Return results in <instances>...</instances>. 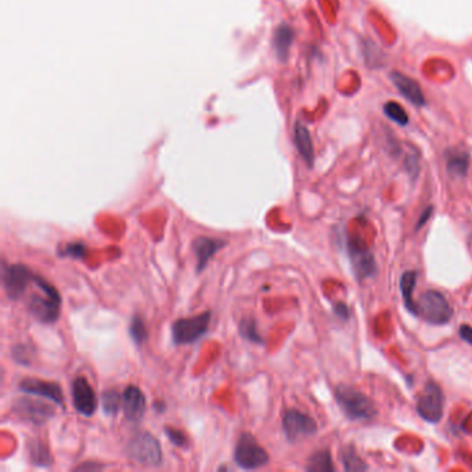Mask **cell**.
Masks as SVG:
<instances>
[{"label": "cell", "instance_id": "6da1fadb", "mask_svg": "<svg viewBox=\"0 0 472 472\" xmlns=\"http://www.w3.org/2000/svg\"><path fill=\"white\" fill-rule=\"evenodd\" d=\"M35 292L28 298L26 308L31 316L43 324L56 323L61 312V297L58 290L45 277L35 273Z\"/></svg>", "mask_w": 472, "mask_h": 472}, {"label": "cell", "instance_id": "7a4b0ae2", "mask_svg": "<svg viewBox=\"0 0 472 472\" xmlns=\"http://www.w3.org/2000/svg\"><path fill=\"white\" fill-rule=\"evenodd\" d=\"M336 400L341 411L351 421L371 420L377 414L374 402L365 393L351 385H338L336 388Z\"/></svg>", "mask_w": 472, "mask_h": 472}, {"label": "cell", "instance_id": "3957f363", "mask_svg": "<svg viewBox=\"0 0 472 472\" xmlns=\"http://www.w3.org/2000/svg\"><path fill=\"white\" fill-rule=\"evenodd\" d=\"M418 317L432 326L448 324L455 315V310L446 297L436 290L423 292L417 301Z\"/></svg>", "mask_w": 472, "mask_h": 472}, {"label": "cell", "instance_id": "277c9868", "mask_svg": "<svg viewBox=\"0 0 472 472\" xmlns=\"http://www.w3.org/2000/svg\"><path fill=\"white\" fill-rule=\"evenodd\" d=\"M125 453L134 463L147 467H157L162 463L164 459L159 441L145 431L136 434L129 441Z\"/></svg>", "mask_w": 472, "mask_h": 472}, {"label": "cell", "instance_id": "5b68a950", "mask_svg": "<svg viewBox=\"0 0 472 472\" xmlns=\"http://www.w3.org/2000/svg\"><path fill=\"white\" fill-rule=\"evenodd\" d=\"M269 453L258 443L256 438L249 432H242L235 448V462L242 470H258L269 463Z\"/></svg>", "mask_w": 472, "mask_h": 472}, {"label": "cell", "instance_id": "8992f818", "mask_svg": "<svg viewBox=\"0 0 472 472\" xmlns=\"http://www.w3.org/2000/svg\"><path fill=\"white\" fill-rule=\"evenodd\" d=\"M416 410L418 416L430 424H438L442 420L445 410V395L439 384L431 381L424 385L423 391L417 396Z\"/></svg>", "mask_w": 472, "mask_h": 472}, {"label": "cell", "instance_id": "52a82bcc", "mask_svg": "<svg viewBox=\"0 0 472 472\" xmlns=\"http://www.w3.org/2000/svg\"><path fill=\"white\" fill-rule=\"evenodd\" d=\"M347 253L351 262V267L354 277L359 281L372 277L378 272L377 260L372 251L364 244L359 237H348L347 239Z\"/></svg>", "mask_w": 472, "mask_h": 472}, {"label": "cell", "instance_id": "ba28073f", "mask_svg": "<svg viewBox=\"0 0 472 472\" xmlns=\"http://www.w3.org/2000/svg\"><path fill=\"white\" fill-rule=\"evenodd\" d=\"M212 319V312L207 310L204 313L196 315L193 317L178 319L172 324V340L176 345H187L198 341L203 336L207 334L210 323Z\"/></svg>", "mask_w": 472, "mask_h": 472}, {"label": "cell", "instance_id": "9c48e42d", "mask_svg": "<svg viewBox=\"0 0 472 472\" xmlns=\"http://www.w3.org/2000/svg\"><path fill=\"white\" fill-rule=\"evenodd\" d=\"M35 273L29 270L25 265H3L1 270V283L6 291V295L11 301H18L25 297V292L32 285Z\"/></svg>", "mask_w": 472, "mask_h": 472}, {"label": "cell", "instance_id": "30bf717a", "mask_svg": "<svg viewBox=\"0 0 472 472\" xmlns=\"http://www.w3.org/2000/svg\"><path fill=\"white\" fill-rule=\"evenodd\" d=\"M281 424L288 442H297L317 432V423L309 414L297 409H287L283 414Z\"/></svg>", "mask_w": 472, "mask_h": 472}, {"label": "cell", "instance_id": "8fae6325", "mask_svg": "<svg viewBox=\"0 0 472 472\" xmlns=\"http://www.w3.org/2000/svg\"><path fill=\"white\" fill-rule=\"evenodd\" d=\"M72 403L75 410L85 417H92L99 407L96 392L85 377H77L72 382Z\"/></svg>", "mask_w": 472, "mask_h": 472}, {"label": "cell", "instance_id": "7c38bea8", "mask_svg": "<svg viewBox=\"0 0 472 472\" xmlns=\"http://www.w3.org/2000/svg\"><path fill=\"white\" fill-rule=\"evenodd\" d=\"M18 388L22 393L46 398L60 407L64 406L63 389L57 382L43 381V379H39V378H24L19 382Z\"/></svg>", "mask_w": 472, "mask_h": 472}, {"label": "cell", "instance_id": "4fadbf2b", "mask_svg": "<svg viewBox=\"0 0 472 472\" xmlns=\"http://www.w3.org/2000/svg\"><path fill=\"white\" fill-rule=\"evenodd\" d=\"M14 413L22 418L24 421L32 423V424H43L46 423L49 418L53 417L54 414V409L38 402V400H31L26 398L18 399L14 406H13Z\"/></svg>", "mask_w": 472, "mask_h": 472}, {"label": "cell", "instance_id": "5bb4252c", "mask_svg": "<svg viewBox=\"0 0 472 472\" xmlns=\"http://www.w3.org/2000/svg\"><path fill=\"white\" fill-rule=\"evenodd\" d=\"M226 245H228V241L222 238L205 236L194 238V241L191 242V251L196 256L197 273H201L208 266L210 260L217 255V252L221 251Z\"/></svg>", "mask_w": 472, "mask_h": 472}, {"label": "cell", "instance_id": "9a60e30c", "mask_svg": "<svg viewBox=\"0 0 472 472\" xmlns=\"http://www.w3.org/2000/svg\"><path fill=\"white\" fill-rule=\"evenodd\" d=\"M122 411L129 423H139L145 413V396L136 385H129L122 393Z\"/></svg>", "mask_w": 472, "mask_h": 472}, {"label": "cell", "instance_id": "2e32d148", "mask_svg": "<svg viewBox=\"0 0 472 472\" xmlns=\"http://www.w3.org/2000/svg\"><path fill=\"white\" fill-rule=\"evenodd\" d=\"M391 79H392V84L400 92V95L404 99H407L411 104H414L417 107L425 106L427 102H425V96L423 93V89L414 79H411L410 77H407L402 72H398V71H393L391 74Z\"/></svg>", "mask_w": 472, "mask_h": 472}, {"label": "cell", "instance_id": "e0dca14e", "mask_svg": "<svg viewBox=\"0 0 472 472\" xmlns=\"http://www.w3.org/2000/svg\"><path fill=\"white\" fill-rule=\"evenodd\" d=\"M294 141H295V147H297L299 155L302 157V159L306 162V165L309 168H312L313 164H315L313 141H312L309 129L301 120H298L294 126Z\"/></svg>", "mask_w": 472, "mask_h": 472}, {"label": "cell", "instance_id": "ac0fdd59", "mask_svg": "<svg viewBox=\"0 0 472 472\" xmlns=\"http://www.w3.org/2000/svg\"><path fill=\"white\" fill-rule=\"evenodd\" d=\"M448 172L453 178H464L470 169V155L462 148H448L445 152Z\"/></svg>", "mask_w": 472, "mask_h": 472}, {"label": "cell", "instance_id": "d6986e66", "mask_svg": "<svg viewBox=\"0 0 472 472\" xmlns=\"http://www.w3.org/2000/svg\"><path fill=\"white\" fill-rule=\"evenodd\" d=\"M417 278H418V272L406 270L400 276V292H402V298H403V304H404L406 310L409 313H411L413 316L418 317L417 301L413 297L414 288H416V284H417Z\"/></svg>", "mask_w": 472, "mask_h": 472}, {"label": "cell", "instance_id": "ffe728a7", "mask_svg": "<svg viewBox=\"0 0 472 472\" xmlns=\"http://www.w3.org/2000/svg\"><path fill=\"white\" fill-rule=\"evenodd\" d=\"M294 38H295V32H294L291 25L284 22V24L277 26L274 36H273V47H274V52H276L278 60L287 61L292 42H294Z\"/></svg>", "mask_w": 472, "mask_h": 472}, {"label": "cell", "instance_id": "44dd1931", "mask_svg": "<svg viewBox=\"0 0 472 472\" xmlns=\"http://www.w3.org/2000/svg\"><path fill=\"white\" fill-rule=\"evenodd\" d=\"M28 455L31 463L36 467H50L53 464V456L49 449L38 439H32L28 443Z\"/></svg>", "mask_w": 472, "mask_h": 472}, {"label": "cell", "instance_id": "7402d4cb", "mask_svg": "<svg viewBox=\"0 0 472 472\" xmlns=\"http://www.w3.org/2000/svg\"><path fill=\"white\" fill-rule=\"evenodd\" d=\"M305 470L309 472L334 471L336 469H334V466H333V459H331L330 450H329V449H323V450H319V452L313 453V455L309 457Z\"/></svg>", "mask_w": 472, "mask_h": 472}, {"label": "cell", "instance_id": "603a6c76", "mask_svg": "<svg viewBox=\"0 0 472 472\" xmlns=\"http://www.w3.org/2000/svg\"><path fill=\"white\" fill-rule=\"evenodd\" d=\"M238 333L244 340H246L249 343L259 344V345L265 344L262 336L258 331V323H256L255 317H242L239 324H238Z\"/></svg>", "mask_w": 472, "mask_h": 472}, {"label": "cell", "instance_id": "cb8c5ba5", "mask_svg": "<svg viewBox=\"0 0 472 472\" xmlns=\"http://www.w3.org/2000/svg\"><path fill=\"white\" fill-rule=\"evenodd\" d=\"M100 406L104 411V414L114 417L118 414L120 407H122V395L116 389H109L103 392Z\"/></svg>", "mask_w": 472, "mask_h": 472}, {"label": "cell", "instance_id": "d4e9b609", "mask_svg": "<svg viewBox=\"0 0 472 472\" xmlns=\"http://www.w3.org/2000/svg\"><path fill=\"white\" fill-rule=\"evenodd\" d=\"M341 462L345 471H367L368 466L357 455L354 446H347L341 453Z\"/></svg>", "mask_w": 472, "mask_h": 472}, {"label": "cell", "instance_id": "484cf974", "mask_svg": "<svg viewBox=\"0 0 472 472\" xmlns=\"http://www.w3.org/2000/svg\"><path fill=\"white\" fill-rule=\"evenodd\" d=\"M129 336L136 345H141L148 340V330L140 316H133L129 324Z\"/></svg>", "mask_w": 472, "mask_h": 472}, {"label": "cell", "instance_id": "4316f807", "mask_svg": "<svg viewBox=\"0 0 472 472\" xmlns=\"http://www.w3.org/2000/svg\"><path fill=\"white\" fill-rule=\"evenodd\" d=\"M58 255L71 259H85L88 255V246L81 241L67 242L63 248L58 249Z\"/></svg>", "mask_w": 472, "mask_h": 472}, {"label": "cell", "instance_id": "83f0119b", "mask_svg": "<svg viewBox=\"0 0 472 472\" xmlns=\"http://www.w3.org/2000/svg\"><path fill=\"white\" fill-rule=\"evenodd\" d=\"M384 113L385 116L389 119H392L393 122H396L398 125H402V126H406L409 123V117H407V113L404 111V109L395 103V102H388L385 106H384Z\"/></svg>", "mask_w": 472, "mask_h": 472}, {"label": "cell", "instance_id": "f1b7e54d", "mask_svg": "<svg viewBox=\"0 0 472 472\" xmlns=\"http://www.w3.org/2000/svg\"><path fill=\"white\" fill-rule=\"evenodd\" d=\"M164 432L173 446L179 449H189V438L183 431L172 428V427H165Z\"/></svg>", "mask_w": 472, "mask_h": 472}, {"label": "cell", "instance_id": "f546056e", "mask_svg": "<svg viewBox=\"0 0 472 472\" xmlns=\"http://www.w3.org/2000/svg\"><path fill=\"white\" fill-rule=\"evenodd\" d=\"M11 354H13V359H14L15 363L22 364V365H29L31 360H32V348H29L28 345L19 344V345L13 348Z\"/></svg>", "mask_w": 472, "mask_h": 472}, {"label": "cell", "instance_id": "4dcf8cb0", "mask_svg": "<svg viewBox=\"0 0 472 472\" xmlns=\"http://www.w3.org/2000/svg\"><path fill=\"white\" fill-rule=\"evenodd\" d=\"M333 310H334L336 316L340 317L341 320H348V319H349V308H348V305H345L344 302L334 304Z\"/></svg>", "mask_w": 472, "mask_h": 472}, {"label": "cell", "instance_id": "1f68e13d", "mask_svg": "<svg viewBox=\"0 0 472 472\" xmlns=\"http://www.w3.org/2000/svg\"><path fill=\"white\" fill-rule=\"evenodd\" d=\"M432 212H434V207H431V205L427 207V208L424 210V212L421 214V217H420V219H418V222H417V225H416V230H420V229L430 221Z\"/></svg>", "mask_w": 472, "mask_h": 472}, {"label": "cell", "instance_id": "d6a6232c", "mask_svg": "<svg viewBox=\"0 0 472 472\" xmlns=\"http://www.w3.org/2000/svg\"><path fill=\"white\" fill-rule=\"evenodd\" d=\"M459 334H460V337H462V340L464 341V343H467L469 345H471L472 347V327L471 326H467V324H464V326H462L460 327V330H459Z\"/></svg>", "mask_w": 472, "mask_h": 472}, {"label": "cell", "instance_id": "836d02e7", "mask_svg": "<svg viewBox=\"0 0 472 472\" xmlns=\"http://www.w3.org/2000/svg\"><path fill=\"white\" fill-rule=\"evenodd\" d=\"M106 466L100 464V463H96V462H86L81 466L77 467L78 471H89V470H103Z\"/></svg>", "mask_w": 472, "mask_h": 472}, {"label": "cell", "instance_id": "e575fe53", "mask_svg": "<svg viewBox=\"0 0 472 472\" xmlns=\"http://www.w3.org/2000/svg\"><path fill=\"white\" fill-rule=\"evenodd\" d=\"M152 407H154V410L155 411H158L159 414H162L165 410H166V404L164 403V402H154V404H152Z\"/></svg>", "mask_w": 472, "mask_h": 472}, {"label": "cell", "instance_id": "d590c367", "mask_svg": "<svg viewBox=\"0 0 472 472\" xmlns=\"http://www.w3.org/2000/svg\"><path fill=\"white\" fill-rule=\"evenodd\" d=\"M471 239H472V237H471Z\"/></svg>", "mask_w": 472, "mask_h": 472}]
</instances>
